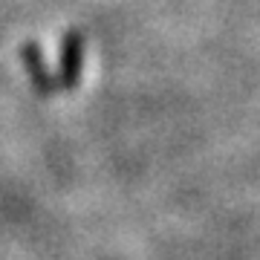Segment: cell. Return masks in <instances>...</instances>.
Masks as SVG:
<instances>
[{
	"label": "cell",
	"instance_id": "1",
	"mask_svg": "<svg viewBox=\"0 0 260 260\" xmlns=\"http://www.w3.org/2000/svg\"><path fill=\"white\" fill-rule=\"evenodd\" d=\"M81 70H84V35L78 29H70L61 38V52H58V90H75L81 84Z\"/></svg>",
	"mask_w": 260,
	"mask_h": 260
},
{
	"label": "cell",
	"instance_id": "2",
	"mask_svg": "<svg viewBox=\"0 0 260 260\" xmlns=\"http://www.w3.org/2000/svg\"><path fill=\"white\" fill-rule=\"evenodd\" d=\"M20 58H23V67H26L29 81H32V87H35V93L41 95V99H52L55 90H58V81H55V75L49 73L41 47L32 44V41L23 44V47H20Z\"/></svg>",
	"mask_w": 260,
	"mask_h": 260
}]
</instances>
